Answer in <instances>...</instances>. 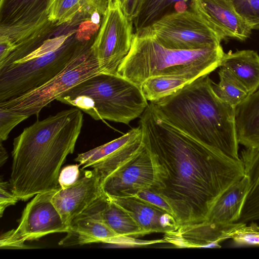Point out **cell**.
<instances>
[{"label": "cell", "instance_id": "cell-1", "mask_svg": "<svg viewBox=\"0 0 259 259\" xmlns=\"http://www.w3.org/2000/svg\"><path fill=\"white\" fill-rule=\"evenodd\" d=\"M144 144L167 172L159 192L173 208L178 227L206 221L220 196L245 175L243 163L183 133L151 103L141 115Z\"/></svg>", "mask_w": 259, "mask_h": 259}, {"label": "cell", "instance_id": "cell-2", "mask_svg": "<svg viewBox=\"0 0 259 259\" xmlns=\"http://www.w3.org/2000/svg\"><path fill=\"white\" fill-rule=\"evenodd\" d=\"M81 111L74 107L37 120L14 139L10 189L19 200L60 186L61 167L81 132Z\"/></svg>", "mask_w": 259, "mask_h": 259}, {"label": "cell", "instance_id": "cell-3", "mask_svg": "<svg viewBox=\"0 0 259 259\" xmlns=\"http://www.w3.org/2000/svg\"><path fill=\"white\" fill-rule=\"evenodd\" d=\"M151 103L161 118L179 130L229 157L240 159L235 107L215 94L208 74Z\"/></svg>", "mask_w": 259, "mask_h": 259}, {"label": "cell", "instance_id": "cell-4", "mask_svg": "<svg viewBox=\"0 0 259 259\" xmlns=\"http://www.w3.org/2000/svg\"><path fill=\"white\" fill-rule=\"evenodd\" d=\"M224 53L221 45L196 50L167 48L147 26L134 33L130 50L117 74L139 87L156 76L179 75L194 80L219 67Z\"/></svg>", "mask_w": 259, "mask_h": 259}, {"label": "cell", "instance_id": "cell-5", "mask_svg": "<svg viewBox=\"0 0 259 259\" xmlns=\"http://www.w3.org/2000/svg\"><path fill=\"white\" fill-rule=\"evenodd\" d=\"M95 38L80 25L66 39L56 36L18 62L0 68V102L29 92L61 72L91 49Z\"/></svg>", "mask_w": 259, "mask_h": 259}, {"label": "cell", "instance_id": "cell-6", "mask_svg": "<svg viewBox=\"0 0 259 259\" xmlns=\"http://www.w3.org/2000/svg\"><path fill=\"white\" fill-rule=\"evenodd\" d=\"M56 100L96 120L128 124L140 116L149 104L140 87L117 74L101 72L78 83Z\"/></svg>", "mask_w": 259, "mask_h": 259}, {"label": "cell", "instance_id": "cell-7", "mask_svg": "<svg viewBox=\"0 0 259 259\" xmlns=\"http://www.w3.org/2000/svg\"><path fill=\"white\" fill-rule=\"evenodd\" d=\"M55 0H1L0 38L10 41L15 50L5 61H19L40 47L55 28L49 20Z\"/></svg>", "mask_w": 259, "mask_h": 259}, {"label": "cell", "instance_id": "cell-8", "mask_svg": "<svg viewBox=\"0 0 259 259\" xmlns=\"http://www.w3.org/2000/svg\"><path fill=\"white\" fill-rule=\"evenodd\" d=\"M102 72L91 49L73 59L61 72L42 85L19 96L0 102V108L37 117L53 101L76 85Z\"/></svg>", "mask_w": 259, "mask_h": 259}, {"label": "cell", "instance_id": "cell-9", "mask_svg": "<svg viewBox=\"0 0 259 259\" xmlns=\"http://www.w3.org/2000/svg\"><path fill=\"white\" fill-rule=\"evenodd\" d=\"M166 177L164 166L144 144L133 158L102 181V188L106 196L114 197H130L144 189L158 192L164 188Z\"/></svg>", "mask_w": 259, "mask_h": 259}, {"label": "cell", "instance_id": "cell-10", "mask_svg": "<svg viewBox=\"0 0 259 259\" xmlns=\"http://www.w3.org/2000/svg\"><path fill=\"white\" fill-rule=\"evenodd\" d=\"M148 27L159 43L168 49L196 50L221 45L218 36L192 10L166 14Z\"/></svg>", "mask_w": 259, "mask_h": 259}, {"label": "cell", "instance_id": "cell-11", "mask_svg": "<svg viewBox=\"0 0 259 259\" xmlns=\"http://www.w3.org/2000/svg\"><path fill=\"white\" fill-rule=\"evenodd\" d=\"M56 190L38 193L26 204L17 227L1 235V248H26V241L68 232L69 226L64 223L52 202Z\"/></svg>", "mask_w": 259, "mask_h": 259}, {"label": "cell", "instance_id": "cell-12", "mask_svg": "<svg viewBox=\"0 0 259 259\" xmlns=\"http://www.w3.org/2000/svg\"><path fill=\"white\" fill-rule=\"evenodd\" d=\"M133 21L124 14L118 0L108 2L92 52L102 72L117 74L132 45Z\"/></svg>", "mask_w": 259, "mask_h": 259}, {"label": "cell", "instance_id": "cell-13", "mask_svg": "<svg viewBox=\"0 0 259 259\" xmlns=\"http://www.w3.org/2000/svg\"><path fill=\"white\" fill-rule=\"evenodd\" d=\"M105 199L104 194L75 218L69 225L67 235L59 244L68 246L105 243L124 246H139L153 242L128 239L116 233L105 223L101 214Z\"/></svg>", "mask_w": 259, "mask_h": 259}, {"label": "cell", "instance_id": "cell-14", "mask_svg": "<svg viewBox=\"0 0 259 259\" xmlns=\"http://www.w3.org/2000/svg\"><path fill=\"white\" fill-rule=\"evenodd\" d=\"M141 126L134 128L121 137L78 154L74 160L96 170L102 181L133 158L144 146Z\"/></svg>", "mask_w": 259, "mask_h": 259}, {"label": "cell", "instance_id": "cell-15", "mask_svg": "<svg viewBox=\"0 0 259 259\" xmlns=\"http://www.w3.org/2000/svg\"><path fill=\"white\" fill-rule=\"evenodd\" d=\"M104 194L101 177L92 169L83 170V175L73 185L64 189L59 186L51 200L64 223L69 226L75 218Z\"/></svg>", "mask_w": 259, "mask_h": 259}, {"label": "cell", "instance_id": "cell-16", "mask_svg": "<svg viewBox=\"0 0 259 259\" xmlns=\"http://www.w3.org/2000/svg\"><path fill=\"white\" fill-rule=\"evenodd\" d=\"M190 7L221 41L227 38L245 40L251 33L230 0H191Z\"/></svg>", "mask_w": 259, "mask_h": 259}, {"label": "cell", "instance_id": "cell-17", "mask_svg": "<svg viewBox=\"0 0 259 259\" xmlns=\"http://www.w3.org/2000/svg\"><path fill=\"white\" fill-rule=\"evenodd\" d=\"M244 224H223L205 221L183 225L164 233L163 240L177 248H220V243L231 239L236 230Z\"/></svg>", "mask_w": 259, "mask_h": 259}, {"label": "cell", "instance_id": "cell-18", "mask_svg": "<svg viewBox=\"0 0 259 259\" xmlns=\"http://www.w3.org/2000/svg\"><path fill=\"white\" fill-rule=\"evenodd\" d=\"M106 197L128 213L145 235L152 233H166L178 228L171 215L136 198Z\"/></svg>", "mask_w": 259, "mask_h": 259}, {"label": "cell", "instance_id": "cell-19", "mask_svg": "<svg viewBox=\"0 0 259 259\" xmlns=\"http://www.w3.org/2000/svg\"><path fill=\"white\" fill-rule=\"evenodd\" d=\"M219 67L231 74L249 95L259 88V55L256 51L224 52Z\"/></svg>", "mask_w": 259, "mask_h": 259}, {"label": "cell", "instance_id": "cell-20", "mask_svg": "<svg viewBox=\"0 0 259 259\" xmlns=\"http://www.w3.org/2000/svg\"><path fill=\"white\" fill-rule=\"evenodd\" d=\"M250 186V179L245 174L220 196L206 221L223 224L236 222L240 217Z\"/></svg>", "mask_w": 259, "mask_h": 259}, {"label": "cell", "instance_id": "cell-21", "mask_svg": "<svg viewBox=\"0 0 259 259\" xmlns=\"http://www.w3.org/2000/svg\"><path fill=\"white\" fill-rule=\"evenodd\" d=\"M239 144L259 150V88L235 108Z\"/></svg>", "mask_w": 259, "mask_h": 259}, {"label": "cell", "instance_id": "cell-22", "mask_svg": "<svg viewBox=\"0 0 259 259\" xmlns=\"http://www.w3.org/2000/svg\"><path fill=\"white\" fill-rule=\"evenodd\" d=\"M101 214L105 223L123 237L137 239L145 235L132 217L106 196Z\"/></svg>", "mask_w": 259, "mask_h": 259}, {"label": "cell", "instance_id": "cell-23", "mask_svg": "<svg viewBox=\"0 0 259 259\" xmlns=\"http://www.w3.org/2000/svg\"><path fill=\"white\" fill-rule=\"evenodd\" d=\"M192 81L183 76H156L145 80L140 87L146 99L155 102L175 93Z\"/></svg>", "mask_w": 259, "mask_h": 259}, {"label": "cell", "instance_id": "cell-24", "mask_svg": "<svg viewBox=\"0 0 259 259\" xmlns=\"http://www.w3.org/2000/svg\"><path fill=\"white\" fill-rule=\"evenodd\" d=\"M220 80L212 82L215 94L222 100L235 107L249 95L244 88L227 71L220 68L218 72Z\"/></svg>", "mask_w": 259, "mask_h": 259}, {"label": "cell", "instance_id": "cell-25", "mask_svg": "<svg viewBox=\"0 0 259 259\" xmlns=\"http://www.w3.org/2000/svg\"><path fill=\"white\" fill-rule=\"evenodd\" d=\"M90 0H55L49 14L50 22L56 27L72 22L88 7Z\"/></svg>", "mask_w": 259, "mask_h": 259}, {"label": "cell", "instance_id": "cell-26", "mask_svg": "<svg viewBox=\"0 0 259 259\" xmlns=\"http://www.w3.org/2000/svg\"><path fill=\"white\" fill-rule=\"evenodd\" d=\"M187 0H145L138 16L134 20L136 31L150 25L161 17V15L170 6L185 3Z\"/></svg>", "mask_w": 259, "mask_h": 259}, {"label": "cell", "instance_id": "cell-27", "mask_svg": "<svg viewBox=\"0 0 259 259\" xmlns=\"http://www.w3.org/2000/svg\"><path fill=\"white\" fill-rule=\"evenodd\" d=\"M239 16L251 29H259V0H230Z\"/></svg>", "mask_w": 259, "mask_h": 259}, {"label": "cell", "instance_id": "cell-28", "mask_svg": "<svg viewBox=\"0 0 259 259\" xmlns=\"http://www.w3.org/2000/svg\"><path fill=\"white\" fill-rule=\"evenodd\" d=\"M231 239L239 245L259 246V226L253 221L249 225L244 223L236 230Z\"/></svg>", "mask_w": 259, "mask_h": 259}, {"label": "cell", "instance_id": "cell-29", "mask_svg": "<svg viewBox=\"0 0 259 259\" xmlns=\"http://www.w3.org/2000/svg\"><path fill=\"white\" fill-rule=\"evenodd\" d=\"M30 116L0 108V141H6L11 131Z\"/></svg>", "mask_w": 259, "mask_h": 259}, {"label": "cell", "instance_id": "cell-30", "mask_svg": "<svg viewBox=\"0 0 259 259\" xmlns=\"http://www.w3.org/2000/svg\"><path fill=\"white\" fill-rule=\"evenodd\" d=\"M130 197L136 198L169 213L176 221V214L173 208L159 193L151 190L144 189L138 191Z\"/></svg>", "mask_w": 259, "mask_h": 259}, {"label": "cell", "instance_id": "cell-31", "mask_svg": "<svg viewBox=\"0 0 259 259\" xmlns=\"http://www.w3.org/2000/svg\"><path fill=\"white\" fill-rule=\"evenodd\" d=\"M250 194L254 208L259 217V150L254 154L249 167Z\"/></svg>", "mask_w": 259, "mask_h": 259}, {"label": "cell", "instance_id": "cell-32", "mask_svg": "<svg viewBox=\"0 0 259 259\" xmlns=\"http://www.w3.org/2000/svg\"><path fill=\"white\" fill-rule=\"evenodd\" d=\"M79 165V164L69 165L61 170L58 178L60 188H66L76 182L80 177Z\"/></svg>", "mask_w": 259, "mask_h": 259}, {"label": "cell", "instance_id": "cell-33", "mask_svg": "<svg viewBox=\"0 0 259 259\" xmlns=\"http://www.w3.org/2000/svg\"><path fill=\"white\" fill-rule=\"evenodd\" d=\"M10 188V183L3 182L0 183V217L2 218L4 211L10 205H15L18 198L12 193Z\"/></svg>", "mask_w": 259, "mask_h": 259}, {"label": "cell", "instance_id": "cell-34", "mask_svg": "<svg viewBox=\"0 0 259 259\" xmlns=\"http://www.w3.org/2000/svg\"><path fill=\"white\" fill-rule=\"evenodd\" d=\"M145 0H125L121 7L125 16L134 21L139 15Z\"/></svg>", "mask_w": 259, "mask_h": 259}, {"label": "cell", "instance_id": "cell-35", "mask_svg": "<svg viewBox=\"0 0 259 259\" xmlns=\"http://www.w3.org/2000/svg\"><path fill=\"white\" fill-rule=\"evenodd\" d=\"M15 47L9 40L0 38V64L15 50Z\"/></svg>", "mask_w": 259, "mask_h": 259}, {"label": "cell", "instance_id": "cell-36", "mask_svg": "<svg viewBox=\"0 0 259 259\" xmlns=\"http://www.w3.org/2000/svg\"><path fill=\"white\" fill-rule=\"evenodd\" d=\"M3 141H0V165L2 166L3 164L6 162L8 155L7 152L3 146Z\"/></svg>", "mask_w": 259, "mask_h": 259}, {"label": "cell", "instance_id": "cell-37", "mask_svg": "<svg viewBox=\"0 0 259 259\" xmlns=\"http://www.w3.org/2000/svg\"><path fill=\"white\" fill-rule=\"evenodd\" d=\"M118 1H119V3H120L121 7H122V6L124 4L125 0H118Z\"/></svg>", "mask_w": 259, "mask_h": 259}, {"label": "cell", "instance_id": "cell-38", "mask_svg": "<svg viewBox=\"0 0 259 259\" xmlns=\"http://www.w3.org/2000/svg\"><path fill=\"white\" fill-rule=\"evenodd\" d=\"M113 0H108V2H111Z\"/></svg>", "mask_w": 259, "mask_h": 259}]
</instances>
